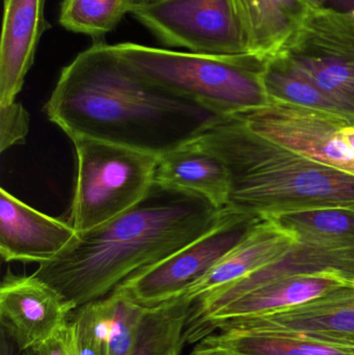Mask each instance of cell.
Segmentation results:
<instances>
[{
  "mask_svg": "<svg viewBox=\"0 0 354 355\" xmlns=\"http://www.w3.org/2000/svg\"><path fill=\"white\" fill-rule=\"evenodd\" d=\"M114 48L152 85L222 118L269 102L262 79L268 58L207 55L135 43L116 44Z\"/></svg>",
  "mask_w": 354,
  "mask_h": 355,
  "instance_id": "277c9868",
  "label": "cell"
},
{
  "mask_svg": "<svg viewBox=\"0 0 354 355\" xmlns=\"http://www.w3.org/2000/svg\"><path fill=\"white\" fill-rule=\"evenodd\" d=\"M130 14L166 47L207 55L251 54L235 0H161Z\"/></svg>",
  "mask_w": 354,
  "mask_h": 355,
  "instance_id": "8992f818",
  "label": "cell"
},
{
  "mask_svg": "<svg viewBox=\"0 0 354 355\" xmlns=\"http://www.w3.org/2000/svg\"><path fill=\"white\" fill-rule=\"evenodd\" d=\"M0 355H31L30 350H21L14 340L1 329L0 331Z\"/></svg>",
  "mask_w": 354,
  "mask_h": 355,
  "instance_id": "4316f807",
  "label": "cell"
},
{
  "mask_svg": "<svg viewBox=\"0 0 354 355\" xmlns=\"http://www.w3.org/2000/svg\"><path fill=\"white\" fill-rule=\"evenodd\" d=\"M315 6L332 8L354 17V0H311Z\"/></svg>",
  "mask_w": 354,
  "mask_h": 355,
  "instance_id": "484cf974",
  "label": "cell"
},
{
  "mask_svg": "<svg viewBox=\"0 0 354 355\" xmlns=\"http://www.w3.org/2000/svg\"><path fill=\"white\" fill-rule=\"evenodd\" d=\"M131 10L132 0H62L58 21L71 33L101 42Z\"/></svg>",
  "mask_w": 354,
  "mask_h": 355,
  "instance_id": "7402d4cb",
  "label": "cell"
},
{
  "mask_svg": "<svg viewBox=\"0 0 354 355\" xmlns=\"http://www.w3.org/2000/svg\"><path fill=\"white\" fill-rule=\"evenodd\" d=\"M29 114L18 102L0 106V151L23 144L29 131Z\"/></svg>",
  "mask_w": 354,
  "mask_h": 355,
  "instance_id": "cb8c5ba5",
  "label": "cell"
},
{
  "mask_svg": "<svg viewBox=\"0 0 354 355\" xmlns=\"http://www.w3.org/2000/svg\"><path fill=\"white\" fill-rule=\"evenodd\" d=\"M251 54L269 58L301 28L311 0H235Z\"/></svg>",
  "mask_w": 354,
  "mask_h": 355,
  "instance_id": "d6986e66",
  "label": "cell"
},
{
  "mask_svg": "<svg viewBox=\"0 0 354 355\" xmlns=\"http://www.w3.org/2000/svg\"><path fill=\"white\" fill-rule=\"evenodd\" d=\"M44 110L70 139L89 137L157 155L193 141L220 118L152 85L104 41L62 69Z\"/></svg>",
  "mask_w": 354,
  "mask_h": 355,
  "instance_id": "6da1fadb",
  "label": "cell"
},
{
  "mask_svg": "<svg viewBox=\"0 0 354 355\" xmlns=\"http://www.w3.org/2000/svg\"><path fill=\"white\" fill-rule=\"evenodd\" d=\"M326 271L340 272L354 279V250H330L297 243L278 260L193 302L186 324L195 322L276 279Z\"/></svg>",
  "mask_w": 354,
  "mask_h": 355,
  "instance_id": "5bb4252c",
  "label": "cell"
},
{
  "mask_svg": "<svg viewBox=\"0 0 354 355\" xmlns=\"http://www.w3.org/2000/svg\"><path fill=\"white\" fill-rule=\"evenodd\" d=\"M46 0H3L0 43V106L16 101L35 62L43 33L50 28Z\"/></svg>",
  "mask_w": 354,
  "mask_h": 355,
  "instance_id": "9a60e30c",
  "label": "cell"
},
{
  "mask_svg": "<svg viewBox=\"0 0 354 355\" xmlns=\"http://www.w3.org/2000/svg\"><path fill=\"white\" fill-rule=\"evenodd\" d=\"M191 302L183 296L149 309L143 319L139 341L132 355H164L184 341V329Z\"/></svg>",
  "mask_w": 354,
  "mask_h": 355,
  "instance_id": "603a6c76",
  "label": "cell"
},
{
  "mask_svg": "<svg viewBox=\"0 0 354 355\" xmlns=\"http://www.w3.org/2000/svg\"><path fill=\"white\" fill-rule=\"evenodd\" d=\"M224 211L201 196L154 183L136 206L77 233L33 275L80 308L205 235L220 223Z\"/></svg>",
  "mask_w": 354,
  "mask_h": 355,
  "instance_id": "7a4b0ae2",
  "label": "cell"
},
{
  "mask_svg": "<svg viewBox=\"0 0 354 355\" xmlns=\"http://www.w3.org/2000/svg\"><path fill=\"white\" fill-rule=\"evenodd\" d=\"M184 341L176 344L174 347L170 348V349L164 355H181V352H182L183 345H184Z\"/></svg>",
  "mask_w": 354,
  "mask_h": 355,
  "instance_id": "f1b7e54d",
  "label": "cell"
},
{
  "mask_svg": "<svg viewBox=\"0 0 354 355\" xmlns=\"http://www.w3.org/2000/svg\"><path fill=\"white\" fill-rule=\"evenodd\" d=\"M161 1V0H132V8L136 6H148V4L155 3V2Z\"/></svg>",
  "mask_w": 354,
  "mask_h": 355,
  "instance_id": "f546056e",
  "label": "cell"
},
{
  "mask_svg": "<svg viewBox=\"0 0 354 355\" xmlns=\"http://www.w3.org/2000/svg\"><path fill=\"white\" fill-rule=\"evenodd\" d=\"M71 223L48 216L0 190V254L6 262L43 264L76 236Z\"/></svg>",
  "mask_w": 354,
  "mask_h": 355,
  "instance_id": "4fadbf2b",
  "label": "cell"
},
{
  "mask_svg": "<svg viewBox=\"0 0 354 355\" xmlns=\"http://www.w3.org/2000/svg\"><path fill=\"white\" fill-rule=\"evenodd\" d=\"M71 141L77 157L71 225L77 233L116 218L149 193L159 155L89 137Z\"/></svg>",
  "mask_w": 354,
  "mask_h": 355,
  "instance_id": "5b68a950",
  "label": "cell"
},
{
  "mask_svg": "<svg viewBox=\"0 0 354 355\" xmlns=\"http://www.w3.org/2000/svg\"><path fill=\"white\" fill-rule=\"evenodd\" d=\"M191 355H354L351 348L291 334L222 329L195 343Z\"/></svg>",
  "mask_w": 354,
  "mask_h": 355,
  "instance_id": "ac0fdd59",
  "label": "cell"
},
{
  "mask_svg": "<svg viewBox=\"0 0 354 355\" xmlns=\"http://www.w3.org/2000/svg\"><path fill=\"white\" fill-rule=\"evenodd\" d=\"M76 310L33 275L8 271L0 287V322L21 350H29L68 324Z\"/></svg>",
  "mask_w": 354,
  "mask_h": 355,
  "instance_id": "8fae6325",
  "label": "cell"
},
{
  "mask_svg": "<svg viewBox=\"0 0 354 355\" xmlns=\"http://www.w3.org/2000/svg\"><path fill=\"white\" fill-rule=\"evenodd\" d=\"M218 156L230 178L227 208L267 217L319 208H354V176L318 164L253 132L236 116L216 119L193 139Z\"/></svg>",
  "mask_w": 354,
  "mask_h": 355,
  "instance_id": "3957f363",
  "label": "cell"
},
{
  "mask_svg": "<svg viewBox=\"0 0 354 355\" xmlns=\"http://www.w3.org/2000/svg\"><path fill=\"white\" fill-rule=\"evenodd\" d=\"M278 52L354 118V17L314 4Z\"/></svg>",
  "mask_w": 354,
  "mask_h": 355,
  "instance_id": "52a82bcc",
  "label": "cell"
},
{
  "mask_svg": "<svg viewBox=\"0 0 354 355\" xmlns=\"http://www.w3.org/2000/svg\"><path fill=\"white\" fill-rule=\"evenodd\" d=\"M297 243L290 232L272 219L260 217L245 238L182 296L193 304L207 294L278 260Z\"/></svg>",
  "mask_w": 354,
  "mask_h": 355,
  "instance_id": "2e32d148",
  "label": "cell"
},
{
  "mask_svg": "<svg viewBox=\"0 0 354 355\" xmlns=\"http://www.w3.org/2000/svg\"><path fill=\"white\" fill-rule=\"evenodd\" d=\"M262 79L269 100L337 114L354 123L344 107L318 89L281 52L267 58Z\"/></svg>",
  "mask_w": 354,
  "mask_h": 355,
  "instance_id": "44dd1931",
  "label": "cell"
},
{
  "mask_svg": "<svg viewBox=\"0 0 354 355\" xmlns=\"http://www.w3.org/2000/svg\"><path fill=\"white\" fill-rule=\"evenodd\" d=\"M235 116L266 139L354 176V152L340 133L354 125L348 119L274 100Z\"/></svg>",
  "mask_w": 354,
  "mask_h": 355,
  "instance_id": "9c48e42d",
  "label": "cell"
},
{
  "mask_svg": "<svg viewBox=\"0 0 354 355\" xmlns=\"http://www.w3.org/2000/svg\"><path fill=\"white\" fill-rule=\"evenodd\" d=\"M257 219L226 207L220 223L205 235L161 262L137 271L118 287L148 309L177 300L231 252Z\"/></svg>",
  "mask_w": 354,
  "mask_h": 355,
  "instance_id": "ba28073f",
  "label": "cell"
},
{
  "mask_svg": "<svg viewBox=\"0 0 354 355\" xmlns=\"http://www.w3.org/2000/svg\"><path fill=\"white\" fill-rule=\"evenodd\" d=\"M353 281L351 277L334 271L291 275L276 279L195 322L187 323L184 329L185 343H197L206 336L213 334L222 323L297 308L335 290L351 286Z\"/></svg>",
  "mask_w": 354,
  "mask_h": 355,
  "instance_id": "30bf717a",
  "label": "cell"
},
{
  "mask_svg": "<svg viewBox=\"0 0 354 355\" xmlns=\"http://www.w3.org/2000/svg\"><path fill=\"white\" fill-rule=\"evenodd\" d=\"M154 183L201 196L218 209L228 205L230 178L224 162L191 141L160 154Z\"/></svg>",
  "mask_w": 354,
  "mask_h": 355,
  "instance_id": "e0dca14e",
  "label": "cell"
},
{
  "mask_svg": "<svg viewBox=\"0 0 354 355\" xmlns=\"http://www.w3.org/2000/svg\"><path fill=\"white\" fill-rule=\"evenodd\" d=\"M340 133L343 141H344L354 152V125L347 124L346 126L341 129Z\"/></svg>",
  "mask_w": 354,
  "mask_h": 355,
  "instance_id": "83f0119b",
  "label": "cell"
},
{
  "mask_svg": "<svg viewBox=\"0 0 354 355\" xmlns=\"http://www.w3.org/2000/svg\"><path fill=\"white\" fill-rule=\"evenodd\" d=\"M222 329L308 336L346 346L354 352V288H340L274 314L228 321Z\"/></svg>",
  "mask_w": 354,
  "mask_h": 355,
  "instance_id": "7c38bea8",
  "label": "cell"
},
{
  "mask_svg": "<svg viewBox=\"0 0 354 355\" xmlns=\"http://www.w3.org/2000/svg\"><path fill=\"white\" fill-rule=\"evenodd\" d=\"M73 347V327L69 321L60 331L45 341L31 348V355H71Z\"/></svg>",
  "mask_w": 354,
  "mask_h": 355,
  "instance_id": "d4e9b609",
  "label": "cell"
},
{
  "mask_svg": "<svg viewBox=\"0 0 354 355\" xmlns=\"http://www.w3.org/2000/svg\"><path fill=\"white\" fill-rule=\"evenodd\" d=\"M299 243L330 250H354V208H319L267 216Z\"/></svg>",
  "mask_w": 354,
  "mask_h": 355,
  "instance_id": "ffe728a7",
  "label": "cell"
}]
</instances>
